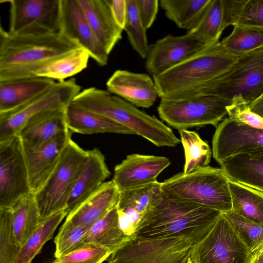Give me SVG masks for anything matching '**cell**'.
<instances>
[{"mask_svg":"<svg viewBox=\"0 0 263 263\" xmlns=\"http://www.w3.org/2000/svg\"><path fill=\"white\" fill-rule=\"evenodd\" d=\"M222 213L175 198L162 189L161 195L145 215L134 237H182L194 245L209 232Z\"/></svg>","mask_w":263,"mask_h":263,"instance_id":"1","label":"cell"},{"mask_svg":"<svg viewBox=\"0 0 263 263\" xmlns=\"http://www.w3.org/2000/svg\"><path fill=\"white\" fill-rule=\"evenodd\" d=\"M80 47L59 32L20 35L0 28V82L36 77L44 65Z\"/></svg>","mask_w":263,"mask_h":263,"instance_id":"2","label":"cell"},{"mask_svg":"<svg viewBox=\"0 0 263 263\" xmlns=\"http://www.w3.org/2000/svg\"><path fill=\"white\" fill-rule=\"evenodd\" d=\"M71 103L118 123L158 147H175L181 142L172 130L155 116L107 90L94 87L84 89Z\"/></svg>","mask_w":263,"mask_h":263,"instance_id":"3","label":"cell"},{"mask_svg":"<svg viewBox=\"0 0 263 263\" xmlns=\"http://www.w3.org/2000/svg\"><path fill=\"white\" fill-rule=\"evenodd\" d=\"M263 95V48L238 57L232 67L219 77L165 99H182L213 96L231 100L241 97L249 105Z\"/></svg>","mask_w":263,"mask_h":263,"instance_id":"4","label":"cell"},{"mask_svg":"<svg viewBox=\"0 0 263 263\" xmlns=\"http://www.w3.org/2000/svg\"><path fill=\"white\" fill-rule=\"evenodd\" d=\"M237 58L227 51L220 42L208 45L179 65L153 77L159 97L164 98L213 80L228 71Z\"/></svg>","mask_w":263,"mask_h":263,"instance_id":"5","label":"cell"},{"mask_svg":"<svg viewBox=\"0 0 263 263\" xmlns=\"http://www.w3.org/2000/svg\"><path fill=\"white\" fill-rule=\"evenodd\" d=\"M229 180L222 168L206 166L186 175L178 173L161 183L175 198L226 213L232 211Z\"/></svg>","mask_w":263,"mask_h":263,"instance_id":"6","label":"cell"},{"mask_svg":"<svg viewBox=\"0 0 263 263\" xmlns=\"http://www.w3.org/2000/svg\"><path fill=\"white\" fill-rule=\"evenodd\" d=\"M85 151L72 139L46 182L34 194L42 221L52 214L65 209L74 183L87 159Z\"/></svg>","mask_w":263,"mask_h":263,"instance_id":"7","label":"cell"},{"mask_svg":"<svg viewBox=\"0 0 263 263\" xmlns=\"http://www.w3.org/2000/svg\"><path fill=\"white\" fill-rule=\"evenodd\" d=\"M231 101L213 96L182 99L162 98L158 107L161 119L178 130L213 125L216 127L228 114Z\"/></svg>","mask_w":263,"mask_h":263,"instance_id":"8","label":"cell"},{"mask_svg":"<svg viewBox=\"0 0 263 263\" xmlns=\"http://www.w3.org/2000/svg\"><path fill=\"white\" fill-rule=\"evenodd\" d=\"M81 91L76 80L55 83L37 97L11 111L0 113V141L18 135L28 121L48 110L66 108Z\"/></svg>","mask_w":263,"mask_h":263,"instance_id":"9","label":"cell"},{"mask_svg":"<svg viewBox=\"0 0 263 263\" xmlns=\"http://www.w3.org/2000/svg\"><path fill=\"white\" fill-rule=\"evenodd\" d=\"M194 243L186 237H133L112 252L107 263H181Z\"/></svg>","mask_w":263,"mask_h":263,"instance_id":"10","label":"cell"},{"mask_svg":"<svg viewBox=\"0 0 263 263\" xmlns=\"http://www.w3.org/2000/svg\"><path fill=\"white\" fill-rule=\"evenodd\" d=\"M190 256L196 263H248L251 255L223 213Z\"/></svg>","mask_w":263,"mask_h":263,"instance_id":"11","label":"cell"},{"mask_svg":"<svg viewBox=\"0 0 263 263\" xmlns=\"http://www.w3.org/2000/svg\"><path fill=\"white\" fill-rule=\"evenodd\" d=\"M31 193L20 136L0 141V208H10Z\"/></svg>","mask_w":263,"mask_h":263,"instance_id":"12","label":"cell"},{"mask_svg":"<svg viewBox=\"0 0 263 263\" xmlns=\"http://www.w3.org/2000/svg\"><path fill=\"white\" fill-rule=\"evenodd\" d=\"M9 32L14 34L59 32L61 0H10Z\"/></svg>","mask_w":263,"mask_h":263,"instance_id":"13","label":"cell"},{"mask_svg":"<svg viewBox=\"0 0 263 263\" xmlns=\"http://www.w3.org/2000/svg\"><path fill=\"white\" fill-rule=\"evenodd\" d=\"M263 149V129L225 118L216 127L212 155L221 165L236 155Z\"/></svg>","mask_w":263,"mask_h":263,"instance_id":"14","label":"cell"},{"mask_svg":"<svg viewBox=\"0 0 263 263\" xmlns=\"http://www.w3.org/2000/svg\"><path fill=\"white\" fill-rule=\"evenodd\" d=\"M59 33L85 49L99 66L107 64L109 54L98 39L78 0H61Z\"/></svg>","mask_w":263,"mask_h":263,"instance_id":"15","label":"cell"},{"mask_svg":"<svg viewBox=\"0 0 263 263\" xmlns=\"http://www.w3.org/2000/svg\"><path fill=\"white\" fill-rule=\"evenodd\" d=\"M205 45L187 34H168L149 45L145 68L153 77L159 75L195 55Z\"/></svg>","mask_w":263,"mask_h":263,"instance_id":"16","label":"cell"},{"mask_svg":"<svg viewBox=\"0 0 263 263\" xmlns=\"http://www.w3.org/2000/svg\"><path fill=\"white\" fill-rule=\"evenodd\" d=\"M71 133L67 129L37 145L22 141L32 193L42 187L57 166L64 149L71 140Z\"/></svg>","mask_w":263,"mask_h":263,"instance_id":"17","label":"cell"},{"mask_svg":"<svg viewBox=\"0 0 263 263\" xmlns=\"http://www.w3.org/2000/svg\"><path fill=\"white\" fill-rule=\"evenodd\" d=\"M170 164L164 156L130 154L115 166L111 180L119 192L142 187L158 181L157 177Z\"/></svg>","mask_w":263,"mask_h":263,"instance_id":"18","label":"cell"},{"mask_svg":"<svg viewBox=\"0 0 263 263\" xmlns=\"http://www.w3.org/2000/svg\"><path fill=\"white\" fill-rule=\"evenodd\" d=\"M246 0H211L198 23L186 34L210 45L219 42L223 31L235 26Z\"/></svg>","mask_w":263,"mask_h":263,"instance_id":"19","label":"cell"},{"mask_svg":"<svg viewBox=\"0 0 263 263\" xmlns=\"http://www.w3.org/2000/svg\"><path fill=\"white\" fill-rule=\"evenodd\" d=\"M162 193L161 183L158 181L120 192L117 208L122 230L128 234L134 233Z\"/></svg>","mask_w":263,"mask_h":263,"instance_id":"20","label":"cell"},{"mask_svg":"<svg viewBox=\"0 0 263 263\" xmlns=\"http://www.w3.org/2000/svg\"><path fill=\"white\" fill-rule=\"evenodd\" d=\"M106 85L110 92L136 107L149 108L159 97L154 80L146 73L117 70Z\"/></svg>","mask_w":263,"mask_h":263,"instance_id":"21","label":"cell"},{"mask_svg":"<svg viewBox=\"0 0 263 263\" xmlns=\"http://www.w3.org/2000/svg\"><path fill=\"white\" fill-rule=\"evenodd\" d=\"M87 153V159L67 201L65 209L68 213L94 194L110 175L104 156L98 148Z\"/></svg>","mask_w":263,"mask_h":263,"instance_id":"22","label":"cell"},{"mask_svg":"<svg viewBox=\"0 0 263 263\" xmlns=\"http://www.w3.org/2000/svg\"><path fill=\"white\" fill-rule=\"evenodd\" d=\"M120 192L112 180L105 182L90 197L70 212L66 221L89 228L118 202Z\"/></svg>","mask_w":263,"mask_h":263,"instance_id":"23","label":"cell"},{"mask_svg":"<svg viewBox=\"0 0 263 263\" xmlns=\"http://www.w3.org/2000/svg\"><path fill=\"white\" fill-rule=\"evenodd\" d=\"M99 42L109 54L122 38L123 30L116 23L105 0H78Z\"/></svg>","mask_w":263,"mask_h":263,"instance_id":"24","label":"cell"},{"mask_svg":"<svg viewBox=\"0 0 263 263\" xmlns=\"http://www.w3.org/2000/svg\"><path fill=\"white\" fill-rule=\"evenodd\" d=\"M55 82L52 79L37 76L0 82V113L11 111L23 105Z\"/></svg>","mask_w":263,"mask_h":263,"instance_id":"25","label":"cell"},{"mask_svg":"<svg viewBox=\"0 0 263 263\" xmlns=\"http://www.w3.org/2000/svg\"><path fill=\"white\" fill-rule=\"evenodd\" d=\"M66 108L45 110L32 117L18 135L22 141L30 145L40 144L68 129Z\"/></svg>","mask_w":263,"mask_h":263,"instance_id":"26","label":"cell"},{"mask_svg":"<svg viewBox=\"0 0 263 263\" xmlns=\"http://www.w3.org/2000/svg\"><path fill=\"white\" fill-rule=\"evenodd\" d=\"M220 166L230 179L263 191V149L232 157Z\"/></svg>","mask_w":263,"mask_h":263,"instance_id":"27","label":"cell"},{"mask_svg":"<svg viewBox=\"0 0 263 263\" xmlns=\"http://www.w3.org/2000/svg\"><path fill=\"white\" fill-rule=\"evenodd\" d=\"M68 129L71 133L134 134L127 128L100 115L83 109L71 103L66 108Z\"/></svg>","mask_w":263,"mask_h":263,"instance_id":"28","label":"cell"},{"mask_svg":"<svg viewBox=\"0 0 263 263\" xmlns=\"http://www.w3.org/2000/svg\"><path fill=\"white\" fill-rule=\"evenodd\" d=\"M132 238L126 234L120 226L116 205L89 227L82 245H100L112 253Z\"/></svg>","mask_w":263,"mask_h":263,"instance_id":"29","label":"cell"},{"mask_svg":"<svg viewBox=\"0 0 263 263\" xmlns=\"http://www.w3.org/2000/svg\"><path fill=\"white\" fill-rule=\"evenodd\" d=\"M232 211L252 221L263 223V191L230 179Z\"/></svg>","mask_w":263,"mask_h":263,"instance_id":"30","label":"cell"},{"mask_svg":"<svg viewBox=\"0 0 263 263\" xmlns=\"http://www.w3.org/2000/svg\"><path fill=\"white\" fill-rule=\"evenodd\" d=\"M10 209L15 238L21 248L41 222L34 194L21 198Z\"/></svg>","mask_w":263,"mask_h":263,"instance_id":"31","label":"cell"},{"mask_svg":"<svg viewBox=\"0 0 263 263\" xmlns=\"http://www.w3.org/2000/svg\"><path fill=\"white\" fill-rule=\"evenodd\" d=\"M66 209L57 211L42 220L21 247L14 263H31L44 245L51 239L59 224L67 216Z\"/></svg>","mask_w":263,"mask_h":263,"instance_id":"32","label":"cell"},{"mask_svg":"<svg viewBox=\"0 0 263 263\" xmlns=\"http://www.w3.org/2000/svg\"><path fill=\"white\" fill-rule=\"evenodd\" d=\"M90 58L85 49L79 48L44 65L34 75L63 81L85 69Z\"/></svg>","mask_w":263,"mask_h":263,"instance_id":"33","label":"cell"},{"mask_svg":"<svg viewBox=\"0 0 263 263\" xmlns=\"http://www.w3.org/2000/svg\"><path fill=\"white\" fill-rule=\"evenodd\" d=\"M211 0H161L159 5L176 26L188 31L198 23Z\"/></svg>","mask_w":263,"mask_h":263,"instance_id":"34","label":"cell"},{"mask_svg":"<svg viewBox=\"0 0 263 263\" xmlns=\"http://www.w3.org/2000/svg\"><path fill=\"white\" fill-rule=\"evenodd\" d=\"M185 156L183 173L186 175L208 165L212 151L209 144L195 131L179 130Z\"/></svg>","mask_w":263,"mask_h":263,"instance_id":"35","label":"cell"},{"mask_svg":"<svg viewBox=\"0 0 263 263\" xmlns=\"http://www.w3.org/2000/svg\"><path fill=\"white\" fill-rule=\"evenodd\" d=\"M220 43L230 54L239 57L263 48V29L235 25Z\"/></svg>","mask_w":263,"mask_h":263,"instance_id":"36","label":"cell"},{"mask_svg":"<svg viewBox=\"0 0 263 263\" xmlns=\"http://www.w3.org/2000/svg\"><path fill=\"white\" fill-rule=\"evenodd\" d=\"M224 214L251 255L263 248V223L250 220L232 211Z\"/></svg>","mask_w":263,"mask_h":263,"instance_id":"37","label":"cell"},{"mask_svg":"<svg viewBox=\"0 0 263 263\" xmlns=\"http://www.w3.org/2000/svg\"><path fill=\"white\" fill-rule=\"evenodd\" d=\"M127 13L124 30L133 48L142 58L145 59L149 47L146 29L140 18L136 0H127Z\"/></svg>","mask_w":263,"mask_h":263,"instance_id":"38","label":"cell"},{"mask_svg":"<svg viewBox=\"0 0 263 263\" xmlns=\"http://www.w3.org/2000/svg\"><path fill=\"white\" fill-rule=\"evenodd\" d=\"M21 247L15 238L10 208H0V263H14Z\"/></svg>","mask_w":263,"mask_h":263,"instance_id":"39","label":"cell"},{"mask_svg":"<svg viewBox=\"0 0 263 263\" xmlns=\"http://www.w3.org/2000/svg\"><path fill=\"white\" fill-rule=\"evenodd\" d=\"M88 228L77 226L65 221L54 239L55 258L64 255L81 247Z\"/></svg>","mask_w":263,"mask_h":263,"instance_id":"40","label":"cell"},{"mask_svg":"<svg viewBox=\"0 0 263 263\" xmlns=\"http://www.w3.org/2000/svg\"><path fill=\"white\" fill-rule=\"evenodd\" d=\"M109 249L95 243L83 244L59 257L52 263H102L111 254Z\"/></svg>","mask_w":263,"mask_h":263,"instance_id":"41","label":"cell"},{"mask_svg":"<svg viewBox=\"0 0 263 263\" xmlns=\"http://www.w3.org/2000/svg\"><path fill=\"white\" fill-rule=\"evenodd\" d=\"M227 110L230 119L263 129V118L252 111L249 104L242 97L233 98L231 104L227 107Z\"/></svg>","mask_w":263,"mask_h":263,"instance_id":"42","label":"cell"},{"mask_svg":"<svg viewBox=\"0 0 263 263\" xmlns=\"http://www.w3.org/2000/svg\"><path fill=\"white\" fill-rule=\"evenodd\" d=\"M235 25L263 29V0H246Z\"/></svg>","mask_w":263,"mask_h":263,"instance_id":"43","label":"cell"},{"mask_svg":"<svg viewBox=\"0 0 263 263\" xmlns=\"http://www.w3.org/2000/svg\"><path fill=\"white\" fill-rule=\"evenodd\" d=\"M159 2L158 0H136L140 18L146 30L152 26L156 19Z\"/></svg>","mask_w":263,"mask_h":263,"instance_id":"44","label":"cell"},{"mask_svg":"<svg viewBox=\"0 0 263 263\" xmlns=\"http://www.w3.org/2000/svg\"><path fill=\"white\" fill-rule=\"evenodd\" d=\"M117 24L124 30L127 13V0H105Z\"/></svg>","mask_w":263,"mask_h":263,"instance_id":"45","label":"cell"},{"mask_svg":"<svg viewBox=\"0 0 263 263\" xmlns=\"http://www.w3.org/2000/svg\"><path fill=\"white\" fill-rule=\"evenodd\" d=\"M249 105L252 111L263 118V95Z\"/></svg>","mask_w":263,"mask_h":263,"instance_id":"46","label":"cell"},{"mask_svg":"<svg viewBox=\"0 0 263 263\" xmlns=\"http://www.w3.org/2000/svg\"><path fill=\"white\" fill-rule=\"evenodd\" d=\"M248 263H263V248L251 255Z\"/></svg>","mask_w":263,"mask_h":263,"instance_id":"47","label":"cell"},{"mask_svg":"<svg viewBox=\"0 0 263 263\" xmlns=\"http://www.w3.org/2000/svg\"><path fill=\"white\" fill-rule=\"evenodd\" d=\"M181 263H196V262L192 259L191 256L189 255Z\"/></svg>","mask_w":263,"mask_h":263,"instance_id":"48","label":"cell"}]
</instances>
